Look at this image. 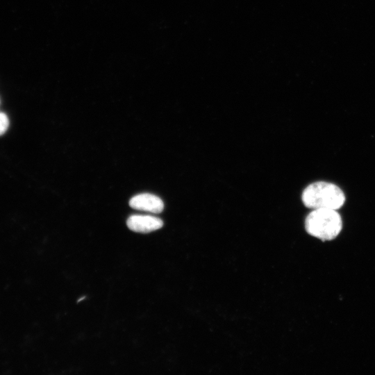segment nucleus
<instances>
[{"label":"nucleus","instance_id":"7ed1b4c3","mask_svg":"<svg viewBox=\"0 0 375 375\" xmlns=\"http://www.w3.org/2000/svg\"><path fill=\"white\" fill-rule=\"evenodd\" d=\"M126 224L134 232L147 233L161 228L163 222L151 215H133L128 218Z\"/></svg>","mask_w":375,"mask_h":375},{"label":"nucleus","instance_id":"423d86ee","mask_svg":"<svg viewBox=\"0 0 375 375\" xmlns=\"http://www.w3.org/2000/svg\"><path fill=\"white\" fill-rule=\"evenodd\" d=\"M83 299H85V297H83L82 298H80L77 302H79L80 301H82Z\"/></svg>","mask_w":375,"mask_h":375},{"label":"nucleus","instance_id":"39448f33","mask_svg":"<svg viewBox=\"0 0 375 375\" xmlns=\"http://www.w3.org/2000/svg\"><path fill=\"white\" fill-rule=\"evenodd\" d=\"M9 126V119L5 113L0 112V135H3Z\"/></svg>","mask_w":375,"mask_h":375},{"label":"nucleus","instance_id":"20e7f679","mask_svg":"<svg viewBox=\"0 0 375 375\" xmlns=\"http://www.w3.org/2000/svg\"><path fill=\"white\" fill-rule=\"evenodd\" d=\"M129 206L133 209L160 213L163 210L162 200L151 194L143 193L134 196L129 201Z\"/></svg>","mask_w":375,"mask_h":375},{"label":"nucleus","instance_id":"f03ea898","mask_svg":"<svg viewBox=\"0 0 375 375\" xmlns=\"http://www.w3.org/2000/svg\"><path fill=\"white\" fill-rule=\"evenodd\" d=\"M306 232L321 240L335 239L341 232V216L334 209H313L306 217L304 222Z\"/></svg>","mask_w":375,"mask_h":375},{"label":"nucleus","instance_id":"f257e3e1","mask_svg":"<svg viewBox=\"0 0 375 375\" xmlns=\"http://www.w3.org/2000/svg\"><path fill=\"white\" fill-rule=\"evenodd\" d=\"M301 199L306 207L312 210H338L343 206L345 196L336 185L325 181H317L308 185L303 190Z\"/></svg>","mask_w":375,"mask_h":375}]
</instances>
